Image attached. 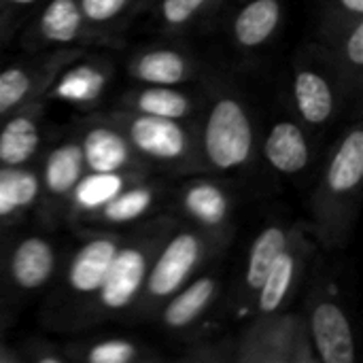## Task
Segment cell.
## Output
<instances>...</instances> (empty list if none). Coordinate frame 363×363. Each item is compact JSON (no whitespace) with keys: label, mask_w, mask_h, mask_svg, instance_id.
I'll use <instances>...</instances> for the list:
<instances>
[{"label":"cell","mask_w":363,"mask_h":363,"mask_svg":"<svg viewBox=\"0 0 363 363\" xmlns=\"http://www.w3.org/2000/svg\"><path fill=\"white\" fill-rule=\"evenodd\" d=\"M255 134L245 104L225 94L208 108L202 128V153L217 172H232L251 162Z\"/></svg>","instance_id":"1"},{"label":"cell","mask_w":363,"mask_h":363,"mask_svg":"<svg viewBox=\"0 0 363 363\" xmlns=\"http://www.w3.org/2000/svg\"><path fill=\"white\" fill-rule=\"evenodd\" d=\"M117 128L123 132L134 153L147 160L168 166L191 162V138L179 119L128 111L117 115Z\"/></svg>","instance_id":"2"},{"label":"cell","mask_w":363,"mask_h":363,"mask_svg":"<svg viewBox=\"0 0 363 363\" xmlns=\"http://www.w3.org/2000/svg\"><path fill=\"white\" fill-rule=\"evenodd\" d=\"M204 255V240L194 230L177 232L157 253L145 279L149 302H164L177 294L196 272Z\"/></svg>","instance_id":"3"},{"label":"cell","mask_w":363,"mask_h":363,"mask_svg":"<svg viewBox=\"0 0 363 363\" xmlns=\"http://www.w3.org/2000/svg\"><path fill=\"white\" fill-rule=\"evenodd\" d=\"M363 181V130L351 128L334 149L319 187V211L328 219L332 211H345Z\"/></svg>","instance_id":"4"},{"label":"cell","mask_w":363,"mask_h":363,"mask_svg":"<svg viewBox=\"0 0 363 363\" xmlns=\"http://www.w3.org/2000/svg\"><path fill=\"white\" fill-rule=\"evenodd\" d=\"M151 266V251L145 242L119 245L104 281L98 289V302L106 313H119L134 304L145 287V279Z\"/></svg>","instance_id":"5"},{"label":"cell","mask_w":363,"mask_h":363,"mask_svg":"<svg viewBox=\"0 0 363 363\" xmlns=\"http://www.w3.org/2000/svg\"><path fill=\"white\" fill-rule=\"evenodd\" d=\"M257 325L238 351L242 362H306L298 347H306L302 323L294 317H274Z\"/></svg>","instance_id":"6"},{"label":"cell","mask_w":363,"mask_h":363,"mask_svg":"<svg viewBox=\"0 0 363 363\" xmlns=\"http://www.w3.org/2000/svg\"><path fill=\"white\" fill-rule=\"evenodd\" d=\"M308 334L323 363L355 362V340L347 313L330 298L317 300L308 315Z\"/></svg>","instance_id":"7"},{"label":"cell","mask_w":363,"mask_h":363,"mask_svg":"<svg viewBox=\"0 0 363 363\" xmlns=\"http://www.w3.org/2000/svg\"><path fill=\"white\" fill-rule=\"evenodd\" d=\"M79 145L89 172H119L134 166V149L117 125L94 123L83 132Z\"/></svg>","instance_id":"8"},{"label":"cell","mask_w":363,"mask_h":363,"mask_svg":"<svg viewBox=\"0 0 363 363\" xmlns=\"http://www.w3.org/2000/svg\"><path fill=\"white\" fill-rule=\"evenodd\" d=\"M119 247V240L113 236H96L87 240L70 259L66 283L77 296H96L108 264Z\"/></svg>","instance_id":"9"},{"label":"cell","mask_w":363,"mask_h":363,"mask_svg":"<svg viewBox=\"0 0 363 363\" xmlns=\"http://www.w3.org/2000/svg\"><path fill=\"white\" fill-rule=\"evenodd\" d=\"M55 270V251L49 240L30 236L17 242L9 259V272L19 289L34 291L49 283Z\"/></svg>","instance_id":"10"},{"label":"cell","mask_w":363,"mask_h":363,"mask_svg":"<svg viewBox=\"0 0 363 363\" xmlns=\"http://www.w3.org/2000/svg\"><path fill=\"white\" fill-rule=\"evenodd\" d=\"M266 162L283 174H298L311 162V147L302 128L294 121H277L264 143Z\"/></svg>","instance_id":"11"},{"label":"cell","mask_w":363,"mask_h":363,"mask_svg":"<svg viewBox=\"0 0 363 363\" xmlns=\"http://www.w3.org/2000/svg\"><path fill=\"white\" fill-rule=\"evenodd\" d=\"M294 100L300 117L311 125H323L336 111V91L317 68H300L294 77Z\"/></svg>","instance_id":"12"},{"label":"cell","mask_w":363,"mask_h":363,"mask_svg":"<svg viewBox=\"0 0 363 363\" xmlns=\"http://www.w3.org/2000/svg\"><path fill=\"white\" fill-rule=\"evenodd\" d=\"M300 262H302V253L289 240V245L277 257V262L272 264V268L268 270V274L264 277L257 289V313L262 317L277 315L283 308V304L291 296L294 285L298 281Z\"/></svg>","instance_id":"13"},{"label":"cell","mask_w":363,"mask_h":363,"mask_svg":"<svg viewBox=\"0 0 363 363\" xmlns=\"http://www.w3.org/2000/svg\"><path fill=\"white\" fill-rule=\"evenodd\" d=\"M217 296V279L213 274L198 277L185 283L177 294L168 298L164 308V325L170 330H185L196 323Z\"/></svg>","instance_id":"14"},{"label":"cell","mask_w":363,"mask_h":363,"mask_svg":"<svg viewBox=\"0 0 363 363\" xmlns=\"http://www.w3.org/2000/svg\"><path fill=\"white\" fill-rule=\"evenodd\" d=\"M134 79L149 85H181L196 77L194 62L174 49H153L136 55L130 66Z\"/></svg>","instance_id":"15"},{"label":"cell","mask_w":363,"mask_h":363,"mask_svg":"<svg viewBox=\"0 0 363 363\" xmlns=\"http://www.w3.org/2000/svg\"><path fill=\"white\" fill-rule=\"evenodd\" d=\"M85 174V162L79 140L55 145L43 164V187L51 198L64 200L72 194L79 179Z\"/></svg>","instance_id":"16"},{"label":"cell","mask_w":363,"mask_h":363,"mask_svg":"<svg viewBox=\"0 0 363 363\" xmlns=\"http://www.w3.org/2000/svg\"><path fill=\"white\" fill-rule=\"evenodd\" d=\"M281 0H249L234 17V40L245 49L266 45L281 23Z\"/></svg>","instance_id":"17"},{"label":"cell","mask_w":363,"mask_h":363,"mask_svg":"<svg viewBox=\"0 0 363 363\" xmlns=\"http://www.w3.org/2000/svg\"><path fill=\"white\" fill-rule=\"evenodd\" d=\"M87 21L83 17L79 0H49L38 15L34 34L38 43L66 45L79 40Z\"/></svg>","instance_id":"18"},{"label":"cell","mask_w":363,"mask_h":363,"mask_svg":"<svg viewBox=\"0 0 363 363\" xmlns=\"http://www.w3.org/2000/svg\"><path fill=\"white\" fill-rule=\"evenodd\" d=\"M108 79L111 74L102 64H77L57 77L49 94L70 104L89 106L102 96Z\"/></svg>","instance_id":"19"},{"label":"cell","mask_w":363,"mask_h":363,"mask_svg":"<svg viewBox=\"0 0 363 363\" xmlns=\"http://www.w3.org/2000/svg\"><path fill=\"white\" fill-rule=\"evenodd\" d=\"M183 206L187 215L206 230L223 228L232 215V200L228 191L208 181H196L183 191Z\"/></svg>","instance_id":"20"},{"label":"cell","mask_w":363,"mask_h":363,"mask_svg":"<svg viewBox=\"0 0 363 363\" xmlns=\"http://www.w3.org/2000/svg\"><path fill=\"white\" fill-rule=\"evenodd\" d=\"M136 177L128 170L119 172H87L79 179L68 196L77 213H98L108 200L132 185Z\"/></svg>","instance_id":"21"},{"label":"cell","mask_w":363,"mask_h":363,"mask_svg":"<svg viewBox=\"0 0 363 363\" xmlns=\"http://www.w3.org/2000/svg\"><path fill=\"white\" fill-rule=\"evenodd\" d=\"M40 147V130L32 113H19L0 130V166H23Z\"/></svg>","instance_id":"22"},{"label":"cell","mask_w":363,"mask_h":363,"mask_svg":"<svg viewBox=\"0 0 363 363\" xmlns=\"http://www.w3.org/2000/svg\"><path fill=\"white\" fill-rule=\"evenodd\" d=\"M194 98L177 85H149L136 89L128 98V111L166 117V119H185L194 111Z\"/></svg>","instance_id":"23"},{"label":"cell","mask_w":363,"mask_h":363,"mask_svg":"<svg viewBox=\"0 0 363 363\" xmlns=\"http://www.w3.org/2000/svg\"><path fill=\"white\" fill-rule=\"evenodd\" d=\"M289 245V234L281 225H270L257 234V238L251 245L247 270H245V285L251 294H257L264 277L277 262V257L285 251Z\"/></svg>","instance_id":"24"},{"label":"cell","mask_w":363,"mask_h":363,"mask_svg":"<svg viewBox=\"0 0 363 363\" xmlns=\"http://www.w3.org/2000/svg\"><path fill=\"white\" fill-rule=\"evenodd\" d=\"M155 189L149 185H128L113 200H108L100 211V219L111 225H123L140 219L155 204Z\"/></svg>","instance_id":"25"},{"label":"cell","mask_w":363,"mask_h":363,"mask_svg":"<svg viewBox=\"0 0 363 363\" xmlns=\"http://www.w3.org/2000/svg\"><path fill=\"white\" fill-rule=\"evenodd\" d=\"M40 89V74L28 66H9L0 70V115L26 104Z\"/></svg>","instance_id":"26"},{"label":"cell","mask_w":363,"mask_h":363,"mask_svg":"<svg viewBox=\"0 0 363 363\" xmlns=\"http://www.w3.org/2000/svg\"><path fill=\"white\" fill-rule=\"evenodd\" d=\"M0 187L6 198L13 202L17 211L28 208L36 202L40 194V181L32 170H23L21 166H2L0 168Z\"/></svg>","instance_id":"27"},{"label":"cell","mask_w":363,"mask_h":363,"mask_svg":"<svg viewBox=\"0 0 363 363\" xmlns=\"http://www.w3.org/2000/svg\"><path fill=\"white\" fill-rule=\"evenodd\" d=\"M134 2L136 0H79L87 26L96 28L113 26L134 6Z\"/></svg>","instance_id":"28"},{"label":"cell","mask_w":363,"mask_h":363,"mask_svg":"<svg viewBox=\"0 0 363 363\" xmlns=\"http://www.w3.org/2000/svg\"><path fill=\"white\" fill-rule=\"evenodd\" d=\"M138 357H140L138 347L130 340H119V338L96 342L85 353V359L89 363H130Z\"/></svg>","instance_id":"29"},{"label":"cell","mask_w":363,"mask_h":363,"mask_svg":"<svg viewBox=\"0 0 363 363\" xmlns=\"http://www.w3.org/2000/svg\"><path fill=\"white\" fill-rule=\"evenodd\" d=\"M211 0H162V19L168 28H181L208 9Z\"/></svg>","instance_id":"30"},{"label":"cell","mask_w":363,"mask_h":363,"mask_svg":"<svg viewBox=\"0 0 363 363\" xmlns=\"http://www.w3.org/2000/svg\"><path fill=\"white\" fill-rule=\"evenodd\" d=\"M340 57L351 72H359L363 66V21L355 17L340 43Z\"/></svg>","instance_id":"31"},{"label":"cell","mask_w":363,"mask_h":363,"mask_svg":"<svg viewBox=\"0 0 363 363\" xmlns=\"http://www.w3.org/2000/svg\"><path fill=\"white\" fill-rule=\"evenodd\" d=\"M340 2V9L347 13V15H353V17H362L363 13V0H338Z\"/></svg>","instance_id":"32"},{"label":"cell","mask_w":363,"mask_h":363,"mask_svg":"<svg viewBox=\"0 0 363 363\" xmlns=\"http://www.w3.org/2000/svg\"><path fill=\"white\" fill-rule=\"evenodd\" d=\"M13 213H17V208L13 206V202L6 198L4 189L0 187V217H9V215H13Z\"/></svg>","instance_id":"33"},{"label":"cell","mask_w":363,"mask_h":363,"mask_svg":"<svg viewBox=\"0 0 363 363\" xmlns=\"http://www.w3.org/2000/svg\"><path fill=\"white\" fill-rule=\"evenodd\" d=\"M38 0H0V6H13V9H23V6H32Z\"/></svg>","instance_id":"34"},{"label":"cell","mask_w":363,"mask_h":363,"mask_svg":"<svg viewBox=\"0 0 363 363\" xmlns=\"http://www.w3.org/2000/svg\"><path fill=\"white\" fill-rule=\"evenodd\" d=\"M11 359H15V357H11V355H6V353H0V363L11 362Z\"/></svg>","instance_id":"35"}]
</instances>
